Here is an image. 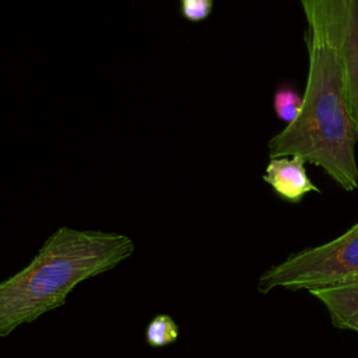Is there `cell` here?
I'll return each mask as SVG.
<instances>
[{"label":"cell","instance_id":"cell-2","mask_svg":"<svg viewBox=\"0 0 358 358\" xmlns=\"http://www.w3.org/2000/svg\"><path fill=\"white\" fill-rule=\"evenodd\" d=\"M133 250L122 234L57 228L28 266L0 281V337L63 306L80 282L116 267Z\"/></svg>","mask_w":358,"mask_h":358},{"label":"cell","instance_id":"cell-5","mask_svg":"<svg viewBox=\"0 0 358 358\" xmlns=\"http://www.w3.org/2000/svg\"><path fill=\"white\" fill-rule=\"evenodd\" d=\"M305 164L299 157L270 158L263 173V180L284 200L298 203L308 193L319 192L316 185L309 179Z\"/></svg>","mask_w":358,"mask_h":358},{"label":"cell","instance_id":"cell-7","mask_svg":"<svg viewBox=\"0 0 358 358\" xmlns=\"http://www.w3.org/2000/svg\"><path fill=\"white\" fill-rule=\"evenodd\" d=\"M179 329L169 315H157L145 329V341L154 348L165 347L178 340Z\"/></svg>","mask_w":358,"mask_h":358},{"label":"cell","instance_id":"cell-9","mask_svg":"<svg viewBox=\"0 0 358 358\" xmlns=\"http://www.w3.org/2000/svg\"><path fill=\"white\" fill-rule=\"evenodd\" d=\"M180 13L190 21H200L210 15L213 0H179Z\"/></svg>","mask_w":358,"mask_h":358},{"label":"cell","instance_id":"cell-4","mask_svg":"<svg viewBox=\"0 0 358 358\" xmlns=\"http://www.w3.org/2000/svg\"><path fill=\"white\" fill-rule=\"evenodd\" d=\"M308 29L334 52L358 129V0H299Z\"/></svg>","mask_w":358,"mask_h":358},{"label":"cell","instance_id":"cell-6","mask_svg":"<svg viewBox=\"0 0 358 358\" xmlns=\"http://www.w3.org/2000/svg\"><path fill=\"white\" fill-rule=\"evenodd\" d=\"M327 309L338 329L358 333V277L309 291Z\"/></svg>","mask_w":358,"mask_h":358},{"label":"cell","instance_id":"cell-1","mask_svg":"<svg viewBox=\"0 0 358 358\" xmlns=\"http://www.w3.org/2000/svg\"><path fill=\"white\" fill-rule=\"evenodd\" d=\"M308 77L294 122L268 141V157H299L322 168L347 192L358 189V129L334 52L306 29Z\"/></svg>","mask_w":358,"mask_h":358},{"label":"cell","instance_id":"cell-8","mask_svg":"<svg viewBox=\"0 0 358 358\" xmlns=\"http://www.w3.org/2000/svg\"><path fill=\"white\" fill-rule=\"evenodd\" d=\"M302 96L291 87H278L273 98V109L280 120L289 124L296 119L302 108Z\"/></svg>","mask_w":358,"mask_h":358},{"label":"cell","instance_id":"cell-3","mask_svg":"<svg viewBox=\"0 0 358 358\" xmlns=\"http://www.w3.org/2000/svg\"><path fill=\"white\" fill-rule=\"evenodd\" d=\"M358 277V221L336 239L303 249L267 268L257 281V291L274 288L315 289Z\"/></svg>","mask_w":358,"mask_h":358}]
</instances>
